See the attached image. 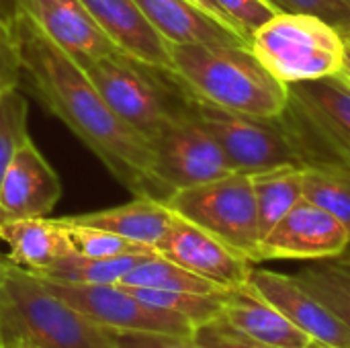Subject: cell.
<instances>
[{"label": "cell", "instance_id": "83f0119b", "mask_svg": "<svg viewBox=\"0 0 350 348\" xmlns=\"http://www.w3.org/2000/svg\"><path fill=\"white\" fill-rule=\"evenodd\" d=\"M27 117L29 103L18 92V88H4L0 92V187L14 152L23 142L29 139Z\"/></svg>", "mask_w": 350, "mask_h": 348}, {"label": "cell", "instance_id": "d4e9b609", "mask_svg": "<svg viewBox=\"0 0 350 348\" xmlns=\"http://www.w3.org/2000/svg\"><path fill=\"white\" fill-rule=\"evenodd\" d=\"M129 291L152 308L166 310L187 318L195 328L215 320L221 314V306L228 295V291L224 293H189V291H162V289H129Z\"/></svg>", "mask_w": 350, "mask_h": 348}, {"label": "cell", "instance_id": "e0dca14e", "mask_svg": "<svg viewBox=\"0 0 350 348\" xmlns=\"http://www.w3.org/2000/svg\"><path fill=\"white\" fill-rule=\"evenodd\" d=\"M219 318L236 332L269 348H306L310 345V338L301 330L246 283L228 291Z\"/></svg>", "mask_w": 350, "mask_h": 348}, {"label": "cell", "instance_id": "5b68a950", "mask_svg": "<svg viewBox=\"0 0 350 348\" xmlns=\"http://www.w3.org/2000/svg\"><path fill=\"white\" fill-rule=\"evenodd\" d=\"M345 45L332 25L306 12H277L250 37L256 59L285 86L338 74Z\"/></svg>", "mask_w": 350, "mask_h": 348}, {"label": "cell", "instance_id": "3957f363", "mask_svg": "<svg viewBox=\"0 0 350 348\" xmlns=\"http://www.w3.org/2000/svg\"><path fill=\"white\" fill-rule=\"evenodd\" d=\"M0 328L2 338H14L29 348H115L111 330L6 258H0Z\"/></svg>", "mask_w": 350, "mask_h": 348}, {"label": "cell", "instance_id": "484cf974", "mask_svg": "<svg viewBox=\"0 0 350 348\" xmlns=\"http://www.w3.org/2000/svg\"><path fill=\"white\" fill-rule=\"evenodd\" d=\"M295 279L314 293L350 332V277L336 269L330 260L301 269Z\"/></svg>", "mask_w": 350, "mask_h": 348}, {"label": "cell", "instance_id": "836d02e7", "mask_svg": "<svg viewBox=\"0 0 350 348\" xmlns=\"http://www.w3.org/2000/svg\"><path fill=\"white\" fill-rule=\"evenodd\" d=\"M16 12H18V0H0V21L10 25Z\"/></svg>", "mask_w": 350, "mask_h": 348}, {"label": "cell", "instance_id": "9a60e30c", "mask_svg": "<svg viewBox=\"0 0 350 348\" xmlns=\"http://www.w3.org/2000/svg\"><path fill=\"white\" fill-rule=\"evenodd\" d=\"M62 197V183L29 137L14 152L0 187V222L47 217Z\"/></svg>", "mask_w": 350, "mask_h": 348}, {"label": "cell", "instance_id": "ffe728a7", "mask_svg": "<svg viewBox=\"0 0 350 348\" xmlns=\"http://www.w3.org/2000/svg\"><path fill=\"white\" fill-rule=\"evenodd\" d=\"M72 224H82L98 230H107L111 234H117L129 242H135L139 246L154 248L160 244V240L166 236L174 222V211L158 199L148 197H135L133 201L100 211L80 213L66 217Z\"/></svg>", "mask_w": 350, "mask_h": 348}, {"label": "cell", "instance_id": "74e56055", "mask_svg": "<svg viewBox=\"0 0 350 348\" xmlns=\"http://www.w3.org/2000/svg\"><path fill=\"white\" fill-rule=\"evenodd\" d=\"M306 348H326V347H320V345H316V343H310Z\"/></svg>", "mask_w": 350, "mask_h": 348}, {"label": "cell", "instance_id": "6da1fadb", "mask_svg": "<svg viewBox=\"0 0 350 348\" xmlns=\"http://www.w3.org/2000/svg\"><path fill=\"white\" fill-rule=\"evenodd\" d=\"M10 31L21 70L29 76L41 105L64 121L131 195L166 201L170 191L154 174L150 139L117 117L86 72L25 12H16Z\"/></svg>", "mask_w": 350, "mask_h": 348}, {"label": "cell", "instance_id": "ab89813d", "mask_svg": "<svg viewBox=\"0 0 350 348\" xmlns=\"http://www.w3.org/2000/svg\"><path fill=\"white\" fill-rule=\"evenodd\" d=\"M0 345H2V328H0Z\"/></svg>", "mask_w": 350, "mask_h": 348}, {"label": "cell", "instance_id": "f546056e", "mask_svg": "<svg viewBox=\"0 0 350 348\" xmlns=\"http://www.w3.org/2000/svg\"><path fill=\"white\" fill-rule=\"evenodd\" d=\"M281 12H306L332 25L345 39L350 37V0H277Z\"/></svg>", "mask_w": 350, "mask_h": 348}, {"label": "cell", "instance_id": "7c38bea8", "mask_svg": "<svg viewBox=\"0 0 350 348\" xmlns=\"http://www.w3.org/2000/svg\"><path fill=\"white\" fill-rule=\"evenodd\" d=\"M156 252L224 291L242 287L254 267V263L219 238L176 213L170 230L156 246Z\"/></svg>", "mask_w": 350, "mask_h": 348}, {"label": "cell", "instance_id": "f1b7e54d", "mask_svg": "<svg viewBox=\"0 0 350 348\" xmlns=\"http://www.w3.org/2000/svg\"><path fill=\"white\" fill-rule=\"evenodd\" d=\"M215 4L230 18L234 29L248 41V45L252 33L279 12L269 0H215Z\"/></svg>", "mask_w": 350, "mask_h": 348}, {"label": "cell", "instance_id": "277c9868", "mask_svg": "<svg viewBox=\"0 0 350 348\" xmlns=\"http://www.w3.org/2000/svg\"><path fill=\"white\" fill-rule=\"evenodd\" d=\"M84 72L117 117L148 139H154L170 121L193 113L195 94L172 70L117 51L96 59Z\"/></svg>", "mask_w": 350, "mask_h": 348}, {"label": "cell", "instance_id": "9c48e42d", "mask_svg": "<svg viewBox=\"0 0 350 348\" xmlns=\"http://www.w3.org/2000/svg\"><path fill=\"white\" fill-rule=\"evenodd\" d=\"M39 279L49 291L107 330L152 332L185 338H191L195 332V326L187 318L148 306L123 285H76L43 277Z\"/></svg>", "mask_w": 350, "mask_h": 348}, {"label": "cell", "instance_id": "60d3db41", "mask_svg": "<svg viewBox=\"0 0 350 348\" xmlns=\"http://www.w3.org/2000/svg\"><path fill=\"white\" fill-rule=\"evenodd\" d=\"M349 39H350V37H349Z\"/></svg>", "mask_w": 350, "mask_h": 348}, {"label": "cell", "instance_id": "8992f818", "mask_svg": "<svg viewBox=\"0 0 350 348\" xmlns=\"http://www.w3.org/2000/svg\"><path fill=\"white\" fill-rule=\"evenodd\" d=\"M281 115L304 166H350V82L340 74L287 84Z\"/></svg>", "mask_w": 350, "mask_h": 348}, {"label": "cell", "instance_id": "52a82bcc", "mask_svg": "<svg viewBox=\"0 0 350 348\" xmlns=\"http://www.w3.org/2000/svg\"><path fill=\"white\" fill-rule=\"evenodd\" d=\"M164 203L176 215L219 238L250 263H258V211L248 174L232 172L174 191Z\"/></svg>", "mask_w": 350, "mask_h": 348}, {"label": "cell", "instance_id": "1f68e13d", "mask_svg": "<svg viewBox=\"0 0 350 348\" xmlns=\"http://www.w3.org/2000/svg\"><path fill=\"white\" fill-rule=\"evenodd\" d=\"M115 348H203L193 338L170 336V334H152V332H117L111 330Z\"/></svg>", "mask_w": 350, "mask_h": 348}, {"label": "cell", "instance_id": "7402d4cb", "mask_svg": "<svg viewBox=\"0 0 350 348\" xmlns=\"http://www.w3.org/2000/svg\"><path fill=\"white\" fill-rule=\"evenodd\" d=\"M148 254L152 252L123 254L111 258H88L72 252L59 258L57 263H53L43 273H33V275L51 281H62V283H76V285H119L121 279Z\"/></svg>", "mask_w": 350, "mask_h": 348}, {"label": "cell", "instance_id": "8d00e7d4", "mask_svg": "<svg viewBox=\"0 0 350 348\" xmlns=\"http://www.w3.org/2000/svg\"><path fill=\"white\" fill-rule=\"evenodd\" d=\"M0 348H29L27 345H23V343H18V340H14V338H2V345Z\"/></svg>", "mask_w": 350, "mask_h": 348}, {"label": "cell", "instance_id": "cb8c5ba5", "mask_svg": "<svg viewBox=\"0 0 350 348\" xmlns=\"http://www.w3.org/2000/svg\"><path fill=\"white\" fill-rule=\"evenodd\" d=\"M304 199L334 215L347 228L350 236V166H304Z\"/></svg>", "mask_w": 350, "mask_h": 348}, {"label": "cell", "instance_id": "d590c367", "mask_svg": "<svg viewBox=\"0 0 350 348\" xmlns=\"http://www.w3.org/2000/svg\"><path fill=\"white\" fill-rule=\"evenodd\" d=\"M336 269H340L342 273H347L350 277V250H345L340 256H336V258H332L330 260Z\"/></svg>", "mask_w": 350, "mask_h": 348}, {"label": "cell", "instance_id": "30bf717a", "mask_svg": "<svg viewBox=\"0 0 350 348\" xmlns=\"http://www.w3.org/2000/svg\"><path fill=\"white\" fill-rule=\"evenodd\" d=\"M150 144L154 174L170 195L234 172L219 144L193 113L170 121Z\"/></svg>", "mask_w": 350, "mask_h": 348}, {"label": "cell", "instance_id": "e575fe53", "mask_svg": "<svg viewBox=\"0 0 350 348\" xmlns=\"http://www.w3.org/2000/svg\"><path fill=\"white\" fill-rule=\"evenodd\" d=\"M338 74L349 80L350 82V39H347V45H345V55H342V64H340V70Z\"/></svg>", "mask_w": 350, "mask_h": 348}, {"label": "cell", "instance_id": "7a4b0ae2", "mask_svg": "<svg viewBox=\"0 0 350 348\" xmlns=\"http://www.w3.org/2000/svg\"><path fill=\"white\" fill-rule=\"evenodd\" d=\"M170 57L172 72L201 101L256 117H279L287 107V86L248 45L170 43Z\"/></svg>", "mask_w": 350, "mask_h": 348}, {"label": "cell", "instance_id": "2e32d148", "mask_svg": "<svg viewBox=\"0 0 350 348\" xmlns=\"http://www.w3.org/2000/svg\"><path fill=\"white\" fill-rule=\"evenodd\" d=\"M82 4L119 51L172 70L170 43L156 31L135 0H82Z\"/></svg>", "mask_w": 350, "mask_h": 348}, {"label": "cell", "instance_id": "5bb4252c", "mask_svg": "<svg viewBox=\"0 0 350 348\" xmlns=\"http://www.w3.org/2000/svg\"><path fill=\"white\" fill-rule=\"evenodd\" d=\"M18 12H25L82 70L119 51L94 23L82 0H18Z\"/></svg>", "mask_w": 350, "mask_h": 348}, {"label": "cell", "instance_id": "ac0fdd59", "mask_svg": "<svg viewBox=\"0 0 350 348\" xmlns=\"http://www.w3.org/2000/svg\"><path fill=\"white\" fill-rule=\"evenodd\" d=\"M156 31L176 45H248V41L189 0H135ZM250 47V45H248Z\"/></svg>", "mask_w": 350, "mask_h": 348}, {"label": "cell", "instance_id": "4fadbf2b", "mask_svg": "<svg viewBox=\"0 0 350 348\" xmlns=\"http://www.w3.org/2000/svg\"><path fill=\"white\" fill-rule=\"evenodd\" d=\"M246 285L265 302L275 306L310 343L326 348H350L347 326L314 295L295 275L252 267Z\"/></svg>", "mask_w": 350, "mask_h": 348}, {"label": "cell", "instance_id": "4316f807", "mask_svg": "<svg viewBox=\"0 0 350 348\" xmlns=\"http://www.w3.org/2000/svg\"><path fill=\"white\" fill-rule=\"evenodd\" d=\"M66 236L72 244V250L80 256L88 258H111V256H123V254H139V252H154V248L139 246L135 242H129L117 234H111L107 230L82 226V224H72L66 217L57 219Z\"/></svg>", "mask_w": 350, "mask_h": 348}, {"label": "cell", "instance_id": "4dcf8cb0", "mask_svg": "<svg viewBox=\"0 0 350 348\" xmlns=\"http://www.w3.org/2000/svg\"><path fill=\"white\" fill-rule=\"evenodd\" d=\"M199 347L203 348H269L240 332L230 328L219 316L211 322H205L195 328L191 336Z\"/></svg>", "mask_w": 350, "mask_h": 348}, {"label": "cell", "instance_id": "ba28073f", "mask_svg": "<svg viewBox=\"0 0 350 348\" xmlns=\"http://www.w3.org/2000/svg\"><path fill=\"white\" fill-rule=\"evenodd\" d=\"M193 115L219 144L234 172L250 176L277 166H304L283 115L256 117L236 113L197 96Z\"/></svg>", "mask_w": 350, "mask_h": 348}, {"label": "cell", "instance_id": "d6a6232c", "mask_svg": "<svg viewBox=\"0 0 350 348\" xmlns=\"http://www.w3.org/2000/svg\"><path fill=\"white\" fill-rule=\"evenodd\" d=\"M189 2H193V4H197L199 8H203L205 12H209L211 16H215L217 21H221L224 25H228V27H232L234 29V25L230 23V18L221 12V8L215 4V0H189ZM236 31V29H234Z\"/></svg>", "mask_w": 350, "mask_h": 348}, {"label": "cell", "instance_id": "d6986e66", "mask_svg": "<svg viewBox=\"0 0 350 348\" xmlns=\"http://www.w3.org/2000/svg\"><path fill=\"white\" fill-rule=\"evenodd\" d=\"M0 242L8 248L6 260L29 273H43L74 252L64 226L49 217L4 219L0 222Z\"/></svg>", "mask_w": 350, "mask_h": 348}, {"label": "cell", "instance_id": "8fae6325", "mask_svg": "<svg viewBox=\"0 0 350 348\" xmlns=\"http://www.w3.org/2000/svg\"><path fill=\"white\" fill-rule=\"evenodd\" d=\"M347 228L326 209L301 199L275 228L260 238L262 260H332L349 250Z\"/></svg>", "mask_w": 350, "mask_h": 348}, {"label": "cell", "instance_id": "44dd1931", "mask_svg": "<svg viewBox=\"0 0 350 348\" xmlns=\"http://www.w3.org/2000/svg\"><path fill=\"white\" fill-rule=\"evenodd\" d=\"M260 238L304 199V166H277L250 174Z\"/></svg>", "mask_w": 350, "mask_h": 348}, {"label": "cell", "instance_id": "603a6c76", "mask_svg": "<svg viewBox=\"0 0 350 348\" xmlns=\"http://www.w3.org/2000/svg\"><path fill=\"white\" fill-rule=\"evenodd\" d=\"M123 287L129 289H162V291H189V293H224L213 283L193 275L166 256L152 252L142 258L123 279Z\"/></svg>", "mask_w": 350, "mask_h": 348}, {"label": "cell", "instance_id": "f35d334b", "mask_svg": "<svg viewBox=\"0 0 350 348\" xmlns=\"http://www.w3.org/2000/svg\"><path fill=\"white\" fill-rule=\"evenodd\" d=\"M269 2H271V4H273L275 8H277V0H269ZM277 10H279V8H277ZM279 12H281V10H279Z\"/></svg>", "mask_w": 350, "mask_h": 348}]
</instances>
